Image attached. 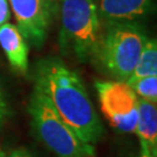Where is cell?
Masks as SVG:
<instances>
[{"label": "cell", "mask_w": 157, "mask_h": 157, "mask_svg": "<svg viewBox=\"0 0 157 157\" xmlns=\"http://www.w3.org/2000/svg\"><path fill=\"white\" fill-rule=\"evenodd\" d=\"M4 155H5L4 152H2V151H0V157H4Z\"/></svg>", "instance_id": "16"}, {"label": "cell", "mask_w": 157, "mask_h": 157, "mask_svg": "<svg viewBox=\"0 0 157 157\" xmlns=\"http://www.w3.org/2000/svg\"><path fill=\"white\" fill-rule=\"evenodd\" d=\"M139 98L157 102V76H148L127 82Z\"/></svg>", "instance_id": "11"}, {"label": "cell", "mask_w": 157, "mask_h": 157, "mask_svg": "<svg viewBox=\"0 0 157 157\" xmlns=\"http://www.w3.org/2000/svg\"><path fill=\"white\" fill-rule=\"evenodd\" d=\"M17 27L35 48L45 42L54 15L52 0H8Z\"/></svg>", "instance_id": "6"}, {"label": "cell", "mask_w": 157, "mask_h": 157, "mask_svg": "<svg viewBox=\"0 0 157 157\" xmlns=\"http://www.w3.org/2000/svg\"><path fill=\"white\" fill-rule=\"evenodd\" d=\"M59 14L58 45L62 54L87 62L93 57L102 30L94 0H59Z\"/></svg>", "instance_id": "2"}, {"label": "cell", "mask_w": 157, "mask_h": 157, "mask_svg": "<svg viewBox=\"0 0 157 157\" xmlns=\"http://www.w3.org/2000/svg\"><path fill=\"white\" fill-rule=\"evenodd\" d=\"M94 86L101 111L114 128L121 133H134L139 97L126 80H95Z\"/></svg>", "instance_id": "5"}, {"label": "cell", "mask_w": 157, "mask_h": 157, "mask_svg": "<svg viewBox=\"0 0 157 157\" xmlns=\"http://www.w3.org/2000/svg\"><path fill=\"white\" fill-rule=\"evenodd\" d=\"M28 111L39 140L56 157H89L77 135L55 111L49 99L34 87Z\"/></svg>", "instance_id": "4"}, {"label": "cell", "mask_w": 157, "mask_h": 157, "mask_svg": "<svg viewBox=\"0 0 157 157\" xmlns=\"http://www.w3.org/2000/svg\"><path fill=\"white\" fill-rule=\"evenodd\" d=\"M11 17V8L8 0H0V26L8 22Z\"/></svg>", "instance_id": "13"}, {"label": "cell", "mask_w": 157, "mask_h": 157, "mask_svg": "<svg viewBox=\"0 0 157 157\" xmlns=\"http://www.w3.org/2000/svg\"><path fill=\"white\" fill-rule=\"evenodd\" d=\"M134 133L140 144L152 155L157 154V108L156 102L139 98V114Z\"/></svg>", "instance_id": "9"}, {"label": "cell", "mask_w": 157, "mask_h": 157, "mask_svg": "<svg viewBox=\"0 0 157 157\" xmlns=\"http://www.w3.org/2000/svg\"><path fill=\"white\" fill-rule=\"evenodd\" d=\"M102 26L136 23L152 11V0H94Z\"/></svg>", "instance_id": "7"}, {"label": "cell", "mask_w": 157, "mask_h": 157, "mask_svg": "<svg viewBox=\"0 0 157 157\" xmlns=\"http://www.w3.org/2000/svg\"><path fill=\"white\" fill-rule=\"evenodd\" d=\"M33 79L34 87L49 99L89 157H94L95 146L105 130L79 73L57 57H45L35 64Z\"/></svg>", "instance_id": "1"}, {"label": "cell", "mask_w": 157, "mask_h": 157, "mask_svg": "<svg viewBox=\"0 0 157 157\" xmlns=\"http://www.w3.org/2000/svg\"><path fill=\"white\" fill-rule=\"evenodd\" d=\"M4 157H37L36 155H34L33 152L26 149V148H17V149H13L12 151H10L7 155H4Z\"/></svg>", "instance_id": "14"}, {"label": "cell", "mask_w": 157, "mask_h": 157, "mask_svg": "<svg viewBox=\"0 0 157 157\" xmlns=\"http://www.w3.org/2000/svg\"><path fill=\"white\" fill-rule=\"evenodd\" d=\"M148 76H157V42L155 37L147 39L134 70L126 82Z\"/></svg>", "instance_id": "10"}, {"label": "cell", "mask_w": 157, "mask_h": 157, "mask_svg": "<svg viewBox=\"0 0 157 157\" xmlns=\"http://www.w3.org/2000/svg\"><path fill=\"white\" fill-rule=\"evenodd\" d=\"M10 115V107H8V102L6 99V94L4 92V87L1 85V80H0V126H2L6 119Z\"/></svg>", "instance_id": "12"}, {"label": "cell", "mask_w": 157, "mask_h": 157, "mask_svg": "<svg viewBox=\"0 0 157 157\" xmlns=\"http://www.w3.org/2000/svg\"><path fill=\"white\" fill-rule=\"evenodd\" d=\"M0 47L14 71L28 73V42L15 25L6 22L0 26Z\"/></svg>", "instance_id": "8"}, {"label": "cell", "mask_w": 157, "mask_h": 157, "mask_svg": "<svg viewBox=\"0 0 157 157\" xmlns=\"http://www.w3.org/2000/svg\"><path fill=\"white\" fill-rule=\"evenodd\" d=\"M102 27L92 58H98L104 70L113 78L127 80L148 37L137 23H115Z\"/></svg>", "instance_id": "3"}, {"label": "cell", "mask_w": 157, "mask_h": 157, "mask_svg": "<svg viewBox=\"0 0 157 157\" xmlns=\"http://www.w3.org/2000/svg\"><path fill=\"white\" fill-rule=\"evenodd\" d=\"M137 157H156L155 155H152L151 152L149 151L147 148L141 146V150H140V154L137 155Z\"/></svg>", "instance_id": "15"}]
</instances>
